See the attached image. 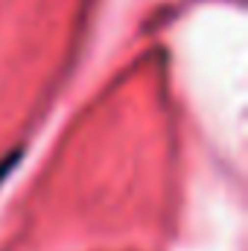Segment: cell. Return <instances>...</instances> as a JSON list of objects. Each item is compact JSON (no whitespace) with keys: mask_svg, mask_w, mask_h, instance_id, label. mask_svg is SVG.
I'll return each instance as SVG.
<instances>
[{"mask_svg":"<svg viewBox=\"0 0 248 251\" xmlns=\"http://www.w3.org/2000/svg\"><path fill=\"white\" fill-rule=\"evenodd\" d=\"M6 167H9V164H6ZM6 167H3V170H0V178H3V173H6Z\"/></svg>","mask_w":248,"mask_h":251,"instance_id":"obj_1","label":"cell"}]
</instances>
